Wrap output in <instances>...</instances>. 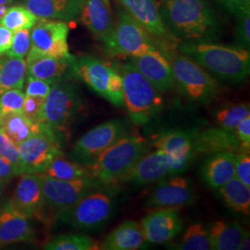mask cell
Instances as JSON below:
<instances>
[{"label": "cell", "mask_w": 250, "mask_h": 250, "mask_svg": "<svg viewBox=\"0 0 250 250\" xmlns=\"http://www.w3.org/2000/svg\"><path fill=\"white\" fill-rule=\"evenodd\" d=\"M160 12L180 42H215L222 34L220 19L206 0H166Z\"/></svg>", "instance_id": "1"}, {"label": "cell", "mask_w": 250, "mask_h": 250, "mask_svg": "<svg viewBox=\"0 0 250 250\" xmlns=\"http://www.w3.org/2000/svg\"><path fill=\"white\" fill-rule=\"evenodd\" d=\"M177 49L219 80L236 83L250 75V50L239 46L181 41Z\"/></svg>", "instance_id": "2"}, {"label": "cell", "mask_w": 250, "mask_h": 250, "mask_svg": "<svg viewBox=\"0 0 250 250\" xmlns=\"http://www.w3.org/2000/svg\"><path fill=\"white\" fill-rule=\"evenodd\" d=\"M147 152V142L140 135H125L107 147L87 167L102 186H117L138 160Z\"/></svg>", "instance_id": "3"}, {"label": "cell", "mask_w": 250, "mask_h": 250, "mask_svg": "<svg viewBox=\"0 0 250 250\" xmlns=\"http://www.w3.org/2000/svg\"><path fill=\"white\" fill-rule=\"evenodd\" d=\"M123 79L124 107L134 125H143L161 112L163 99L157 89L131 62L118 68Z\"/></svg>", "instance_id": "4"}, {"label": "cell", "mask_w": 250, "mask_h": 250, "mask_svg": "<svg viewBox=\"0 0 250 250\" xmlns=\"http://www.w3.org/2000/svg\"><path fill=\"white\" fill-rule=\"evenodd\" d=\"M169 60L173 73L174 85L190 101L208 103L220 92L218 81L196 62L176 47L161 50Z\"/></svg>", "instance_id": "5"}, {"label": "cell", "mask_w": 250, "mask_h": 250, "mask_svg": "<svg viewBox=\"0 0 250 250\" xmlns=\"http://www.w3.org/2000/svg\"><path fill=\"white\" fill-rule=\"evenodd\" d=\"M116 186H102L67 208L57 218L75 229L93 231L104 227L116 207Z\"/></svg>", "instance_id": "6"}, {"label": "cell", "mask_w": 250, "mask_h": 250, "mask_svg": "<svg viewBox=\"0 0 250 250\" xmlns=\"http://www.w3.org/2000/svg\"><path fill=\"white\" fill-rule=\"evenodd\" d=\"M82 107L79 90L73 83H53L45 99L41 122L62 140L69 134Z\"/></svg>", "instance_id": "7"}, {"label": "cell", "mask_w": 250, "mask_h": 250, "mask_svg": "<svg viewBox=\"0 0 250 250\" xmlns=\"http://www.w3.org/2000/svg\"><path fill=\"white\" fill-rule=\"evenodd\" d=\"M73 78L82 81L114 107H124L123 79L117 68L91 56L75 58Z\"/></svg>", "instance_id": "8"}, {"label": "cell", "mask_w": 250, "mask_h": 250, "mask_svg": "<svg viewBox=\"0 0 250 250\" xmlns=\"http://www.w3.org/2000/svg\"><path fill=\"white\" fill-rule=\"evenodd\" d=\"M105 52L115 58H134L156 49L150 35L125 10L118 14L112 32L102 40Z\"/></svg>", "instance_id": "9"}, {"label": "cell", "mask_w": 250, "mask_h": 250, "mask_svg": "<svg viewBox=\"0 0 250 250\" xmlns=\"http://www.w3.org/2000/svg\"><path fill=\"white\" fill-rule=\"evenodd\" d=\"M39 174L42 182L45 208H49L55 217L77 203L93 190L102 187L94 177L64 181L51 178L44 173Z\"/></svg>", "instance_id": "10"}, {"label": "cell", "mask_w": 250, "mask_h": 250, "mask_svg": "<svg viewBox=\"0 0 250 250\" xmlns=\"http://www.w3.org/2000/svg\"><path fill=\"white\" fill-rule=\"evenodd\" d=\"M128 124L124 120H110L83 134L72 148V159L88 166L107 147L128 134Z\"/></svg>", "instance_id": "11"}, {"label": "cell", "mask_w": 250, "mask_h": 250, "mask_svg": "<svg viewBox=\"0 0 250 250\" xmlns=\"http://www.w3.org/2000/svg\"><path fill=\"white\" fill-rule=\"evenodd\" d=\"M18 149L21 174L43 173L56 156L63 154L62 140L45 125L40 133L18 145Z\"/></svg>", "instance_id": "12"}, {"label": "cell", "mask_w": 250, "mask_h": 250, "mask_svg": "<svg viewBox=\"0 0 250 250\" xmlns=\"http://www.w3.org/2000/svg\"><path fill=\"white\" fill-rule=\"evenodd\" d=\"M69 30L64 21L38 19L31 30V48L28 54L56 59L72 57L68 45Z\"/></svg>", "instance_id": "13"}, {"label": "cell", "mask_w": 250, "mask_h": 250, "mask_svg": "<svg viewBox=\"0 0 250 250\" xmlns=\"http://www.w3.org/2000/svg\"><path fill=\"white\" fill-rule=\"evenodd\" d=\"M119 1L125 11L150 35L160 50L177 46L180 41L173 37L164 24L155 0Z\"/></svg>", "instance_id": "14"}, {"label": "cell", "mask_w": 250, "mask_h": 250, "mask_svg": "<svg viewBox=\"0 0 250 250\" xmlns=\"http://www.w3.org/2000/svg\"><path fill=\"white\" fill-rule=\"evenodd\" d=\"M195 130H173L161 134L153 143L156 149L165 152L172 164V175L188 169L197 157L194 148Z\"/></svg>", "instance_id": "15"}, {"label": "cell", "mask_w": 250, "mask_h": 250, "mask_svg": "<svg viewBox=\"0 0 250 250\" xmlns=\"http://www.w3.org/2000/svg\"><path fill=\"white\" fill-rule=\"evenodd\" d=\"M196 193L190 179L177 175L160 181L147 200V205L158 208H179L191 205Z\"/></svg>", "instance_id": "16"}, {"label": "cell", "mask_w": 250, "mask_h": 250, "mask_svg": "<svg viewBox=\"0 0 250 250\" xmlns=\"http://www.w3.org/2000/svg\"><path fill=\"white\" fill-rule=\"evenodd\" d=\"M9 202L16 212L28 219L41 217L45 208V200L40 174H21V178Z\"/></svg>", "instance_id": "17"}, {"label": "cell", "mask_w": 250, "mask_h": 250, "mask_svg": "<svg viewBox=\"0 0 250 250\" xmlns=\"http://www.w3.org/2000/svg\"><path fill=\"white\" fill-rule=\"evenodd\" d=\"M169 176H173L170 157L165 152L156 149L144 154L121 183L148 185Z\"/></svg>", "instance_id": "18"}, {"label": "cell", "mask_w": 250, "mask_h": 250, "mask_svg": "<svg viewBox=\"0 0 250 250\" xmlns=\"http://www.w3.org/2000/svg\"><path fill=\"white\" fill-rule=\"evenodd\" d=\"M130 62L160 92H168L174 86L170 62L158 47L131 58Z\"/></svg>", "instance_id": "19"}, {"label": "cell", "mask_w": 250, "mask_h": 250, "mask_svg": "<svg viewBox=\"0 0 250 250\" xmlns=\"http://www.w3.org/2000/svg\"><path fill=\"white\" fill-rule=\"evenodd\" d=\"M146 240L164 244L175 238L183 230V222L174 208H159L141 221Z\"/></svg>", "instance_id": "20"}, {"label": "cell", "mask_w": 250, "mask_h": 250, "mask_svg": "<svg viewBox=\"0 0 250 250\" xmlns=\"http://www.w3.org/2000/svg\"><path fill=\"white\" fill-rule=\"evenodd\" d=\"M26 75L45 81L50 84L73 78L75 57L56 59L46 56H26Z\"/></svg>", "instance_id": "21"}, {"label": "cell", "mask_w": 250, "mask_h": 250, "mask_svg": "<svg viewBox=\"0 0 250 250\" xmlns=\"http://www.w3.org/2000/svg\"><path fill=\"white\" fill-rule=\"evenodd\" d=\"M79 16L82 23L100 41L112 32L116 23L109 0H83Z\"/></svg>", "instance_id": "22"}, {"label": "cell", "mask_w": 250, "mask_h": 250, "mask_svg": "<svg viewBox=\"0 0 250 250\" xmlns=\"http://www.w3.org/2000/svg\"><path fill=\"white\" fill-rule=\"evenodd\" d=\"M194 148L197 156L210 155L218 152L244 151L234 133L226 131L221 127L208 128L201 132L195 130Z\"/></svg>", "instance_id": "23"}, {"label": "cell", "mask_w": 250, "mask_h": 250, "mask_svg": "<svg viewBox=\"0 0 250 250\" xmlns=\"http://www.w3.org/2000/svg\"><path fill=\"white\" fill-rule=\"evenodd\" d=\"M35 239V230L29 219L19 214L10 205L9 200L0 209V248L20 242Z\"/></svg>", "instance_id": "24"}, {"label": "cell", "mask_w": 250, "mask_h": 250, "mask_svg": "<svg viewBox=\"0 0 250 250\" xmlns=\"http://www.w3.org/2000/svg\"><path fill=\"white\" fill-rule=\"evenodd\" d=\"M235 153L218 152L210 154L202 163L201 176L208 188L218 190L234 177Z\"/></svg>", "instance_id": "25"}, {"label": "cell", "mask_w": 250, "mask_h": 250, "mask_svg": "<svg viewBox=\"0 0 250 250\" xmlns=\"http://www.w3.org/2000/svg\"><path fill=\"white\" fill-rule=\"evenodd\" d=\"M147 243L141 224L126 221L107 234L99 246L104 250H136Z\"/></svg>", "instance_id": "26"}, {"label": "cell", "mask_w": 250, "mask_h": 250, "mask_svg": "<svg viewBox=\"0 0 250 250\" xmlns=\"http://www.w3.org/2000/svg\"><path fill=\"white\" fill-rule=\"evenodd\" d=\"M83 0H25L24 7L36 17L73 21L80 15Z\"/></svg>", "instance_id": "27"}, {"label": "cell", "mask_w": 250, "mask_h": 250, "mask_svg": "<svg viewBox=\"0 0 250 250\" xmlns=\"http://www.w3.org/2000/svg\"><path fill=\"white\" fill-rule=\"evenodd\" d=\"M211 250H239L244 237L249 232L237 222L217 221L208 228Z\"/></svg>", "instance_id": "28"}, {"label": "cell", "mask_w": 250, "mask_h": 250, "mask_svg": "<svg viewBox=\"0 0 250 250\" xmlns=\"http://www.w3.org/2000/svg\"><path fill=\"white\" fill-rule=\"evenodd\" d=\"M219 195L225 205L233 211L250 216V188L233 177L218 189Z\"/></svg>", "instance_id": "29"}, {"label": "cell", "mask_w": 250, "mask_h": 250, "mask_svg": "<svg viewBox=\"0 0 250 250\" xmlns=\"http://www.w3.org/2000/svg\"><path fill=\"white\" fill-rule=\"evenodd\" d=\"M26 78L24 59L0 58V93L6 90L22 89Z\"/></svg>", "instance_id": "30"}, {"label": "cell", "mask_w": 250, "mask_h": 250, "mask_svg": "<svg viewBox=\"0 0 250 250\" xmlns=\"http://www.w3.org/2000/svg\"><path fill=\"white\" fill-rule=\"evenodd\" d=\"M1 128L18 146L34 134L40 133L44 128V125L42 122L33 123L23 116L21 112H15L5 118Z\"/></svg>", "instance_id": "31"}, {"label": "cell", "mask_w": 250, "mask_h": 250, "mask_svg": "<svg viewBox=\"0 0 250 250\" xmlns=\"http://www.w3.org/2000/svg\"><path fill=\"white\" fill-rule=\"evenodd\" d=\"M43 173L51 178L64 181L92 177L87 166L73 160H67L63 154L56 156L48 163Z\"/></svg>", "instance_id": "32"}, {"label": "cell", "mask_w": 250, "mask_h": 250, "mask_svg": "<svg viewBox=\"0 0 250 250\" xmlns=\"http://www.w3.org/2000/svg\"><path fill=\"white\" fill-rule=\"evenodd\" d=\"M46 250H98L99 243L84 234H62L45 244Z\"/></svg>", "instance_id": "33"}, {"label": "cell", "mask_w": 250, "mask_h": 250, "mask_svg": "<svg viewBox=\"0 0 250 250\" xmlns=\"http://www.w3.org/2000/svg\"><path fill=\"white\" fill-rule=\"evenodd\" d=\"M38 19L24 6L15 5L8 8L5 15L0 21V24L15 32L20 29H32Z\"/></svg>", "instance_id": "34"}, {"label": "cell", "mask_w": 250, "mask_h": 250, "mask_svg": "<svg viewBox=\"0 0 250 250\" xmlns=\"http://www.w3.org/2000/svg\"><path fill=\"white\" fill-rule=\"evenodd\" d=\"M178 250H211L208 230L204 224H191L179 243Z\"/></svg>", "instance_id": "35"}, {"label": "cell", "mask_w": 250, "mask_h": 250, "mask_svg": "<svg viewBox=\"0 0 250 250\" xmlns=\"http://www.w3.org/2000/svg\"><path fill=\"white\" fill-rule=\"evenodd\" d=\"M250 115L249 103H238L226 106L216 112V121L221 128L233 132L242 120Z\"/></svg>", "instance_id": "36"}, {"label": "cell", "mask_w": 250, "mask_h": 250, "mask_svg": "<svg viewBox=\"0 0 250 250\" xmlns=\"http://www.w3.org/2000/svg\"><path fill=\"white\" fill-rule=\"evenodd\" d=\"M25 94L21 89L6 90L0 93V127L5 118L15 112H21Z\"/></svg>", "instance_id": "37"}, {"label": "cell", "mask_w": 250, "mask_h": 250, "mask_svg": "<svg viewBox=\"0 0 250 250\" xmlns=\"http://www.w3.org/2000/svg\"><path fill=\"white\" fill-rule=\"evenodd\" d=\"M236 18L235 41L237 46L250 50V9H243L234 14Z\"/></svg>", "instance_id": "38"}, {"label": "cell", "mask_w": 250, "mask_h": 250, "mask_svg": "<svg viewBox=\"0 0 250 250\" xmlns=\"http://www.w3.org/2000/svg\"><path fill=\"white\" fill-rule=\"evenodd\" d=\"M31 48V31L30 29H20L13 32L12 42L7 56L12 58L24 59Z\"/></svg>", "instance_id": "39"}, {"label": "cell", "mask_w": 250, "mask_h": 250, "mask_svg": "<svg viewBox=\"0 0 250 250\" xmlns=\"http://www.w3.org/2000/svg\"><path fill=\"white\" fill-rule=\"evenodd\" d=\"M0 156L9 161L12 165L18 169L21 174V158L19 153L18 146L14 143L4 130L0 127Z\"/></svg>", "instance_id": "40"}, {"label": "cell", "mask_w": 250, "mask_h": 250, "mask_svg": "<svg viewBox=\"0 0 250 250\" xmlns=\"http://www.w3.org/2000/svg\"><path fill=\"white\" fill-rule=\"evenodd\" d=\"M45 99L25 96L21 108L22 115L33 123H41Z\"/></svg>", "instance_id": "41"}, {"label": "cell", "mask_w": 250, "mask_h": 250, "mask_svg": "<svg viewBox=\"0 0 250 250\" xmlns=\"http://www.w3.org/2000/svg\"><path fill=\"white\" fill-rule=\"evenodd\" d=\"M234 177L239 179L242 183L250 188V152L235 153V171Z\"/></svg>", "instance_id": "42"}, {"label": "cell", "mask_w": 250, "mask_h": 250, "mask_svg": "<svg viewBox=\"0 0 250 250\" xmlns=\"http://www.w3.org/2000/svg\"><path fill=\"white\" fill-rule=\"evenodd\" d=\"M50 88L51 84L47 82L27 76L25 96L45 99L50 91Z\"/></svg>", "instance_id": "43"}, {"label": "cell", "mask_w": 250, "mask_h": 250, "mask_svg": "<svg viewBox=\"0 0 250 250\" xmlns=\"http://www.w3.org/2000/svg\"><path fill=\"white\" fill-rule=\"evenodd\" d=\"M236 138L241 144L244 151L250 152V115L242 120L233 131Z\"/></svg>", "instance_id": "44"}, {"label": "cell", "mask_w": 250, "mask_h": 250, "mask_svg": "<svg viewBox=\"0 0 250 250\" xmlns=\"http://www.w3.org/2000/svg\"><path fill=\"white\" fill-rule=\"evenodd\" d=\"M18 175H21L18 169L9 161L0 156V181L8 183Z\"/></svg>", "instance_id": "45"}, {"label": "cell", "mask_w": 250, "mask_h": 250, "mask_svg": "<svg viewBox=\"0 0 250 250\" xmlns=\"http://www.w3.org/2000/svg\"><path fill=\"white\" fill-rule=\"evenodd\" d=\"M233 15L243 9H250V0H217Z\"/></svg>", "instance_id": "46"}, {"label": "cell", "mask_w": 250, "mask_h": 250, "mask_svg": "<svg viewBox=\"0 0 250 250\" xmlns=\"http://www.w3.org/2000/svg\"><path fill=\"white\" fill-rule=\"evenodd\" d=\"M13 32L0 24V56L9 51L12 42Z\"/></svg>", "instance_id": "47"}, {"label": "cell", "mask_w": 250, "mask_h": 250, "mask_svg": "<svg viewBox=\"0 0 250 250\" xmlns=\"http://www.w3.org/2000/svg\"><path fill=\"white\" fill-rule=\"evenodd\" d=\"M7 187V182L0 181V209L5 205L7 201H5V190Z\"/></svg>", "instance_id": "48"}, {"label": "cell", "mask_w": 250, "mask_h": 250, "mask_svg": "<svg viewBox=\"0 0 250 250\" xmlns=\"http://www.w3.org/2000/svg\"><path fill=\"white\" fill-rule=\"evenodd\" d=\"M14 0H0V21L5 15L7 9L9 7V5L13 2Z\"/></svg>", "instance_id": "49"}, {"label": "cell", "mask_w": 250, "mask_h": 250, "mask_svg": "<svg viewBox=\"0 0 250 250\" xmlns=\"http://www.w3.org/2000/svg\"><path fill=\"white\" fill-rule=\"evenodd\" d=\"M250 232L247 233V235L244 237L241 245L239 247V250H250Z\"/></svg>", "instance_id": "50"}]
</instances>
